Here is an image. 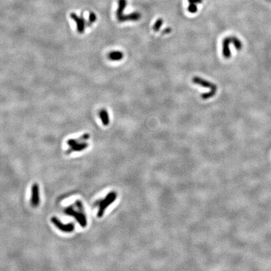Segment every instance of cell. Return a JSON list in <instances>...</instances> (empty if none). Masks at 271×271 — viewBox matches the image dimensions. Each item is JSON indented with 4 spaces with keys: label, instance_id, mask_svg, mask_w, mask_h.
<instances>
[{
    "label": "cell",
    "instance_id": "1",
    "mask_svg": "<svg viewBox=\"0 0 271 271\" xmlns=\"http://www.w3.org/2000/svg\"><path fill=\"white\" fill-rule=\"evenodd\" d=\"M75 205L78 208V210H75L72 206H70L65 209V212L67 215L73 216L81 227H85L87 224V221L84 207L80 200H77L75 203Z\"/></svg>",
    "mask_w": 271,
    "mask_h": 271
},
{
    "label": "cell",
    "instance_id": "2",
    "mask_svg": "<svg viewBox=\"0 0 271 271\" xmlns=\"http://www.w3.org/2000/svg\"><path fill=\"white\" fill-rule=\"evenodd\" d=\"M117 198V193L115 192H111L109 193L106 197L102 200L99 205V210L97 212V216L101 218L104 214L105 210L108 208V207L113 203Z\"/></svg>",
    "mask_w": 271,
    "mask_h": 271
},
{
    "label": "cell",
    "instance_id": "3",
    "mask_svg": "<svg viewBox=\"0 0 271 271\" xmlns=\"http://www.w3.org/2000/svg\"><path fill=\"white\" fill-rule=\"evenodd\" d=\"M51 221L59 231L63 232L70 233L72 232L75 229V225L73 223L64 224L55 216L52 217Z\"/></svg>",
    "mask_w": 271,
    "mask_h": 271
},
{
    "label": "cell",
    "instance_id": "4",
    "mask_svg": "<svg viewBox=\"0 0 271 271\" xmlns=\"http://www.w3.org/2000/svg\"><path fill=\"white\" fill-rule=\"evenodd\" d=\"M70 17L77 24V29L78 33H83L85 31L86 25H87L85 20L82 17H79L75 13H71Z\"/></svg>",
    "mask_w": 271,
    "mask_h": 271
},
{
    "label": "cell",
    "instance_id": "5",
    "mask_svg": "<svg viewBox=\"0 0 271 271\" xmlns=\"http://www.w3.org/2000/svg\"><path fill=\"white\" fill-rule=\"evenodd\" d=\"M192 82L195 84H197V85H199L202 87L208 88H210V90L217 91L216 85H215V83H213L212 82H209L207 80H205L202 78H200L199 77H194L192 79Z\"/></svg>",
    "mask_w": 271,
    "mask_h": 271
},
{
    "label": "cell",
    "instance_id": "6",
    "mask_svg": "<svg viewBox=\"0 0 271 271\" xmlns=\"http://www.w3.org/2000/svg\"><path fill=\"white\" fill-rule=\"evenodd\" d=\"M31 203L34 207H37L40 203L39 187L37 183H34L31 188Z\"/></svg>",
    "mask_w": 271,
    "mask_h": 271
},
{
    "label": "cell",
    "instance_id": "7",
    "mask_svg": "<svg viewBox=\"0 0 271 271\" xmlns=\"http://www.w3.org/2000/svg\"><path fill=\"white\" fill-rule=\"evenodd\" d=\"M141 17V15L138 12H134L128 15H123L119 19H118V21L119 22H124L127 21H138Z\"/></svg>",
    "mask_w": 271,
    "mask_h": 271
},
{
    "label": "cell",
    "instance_id": "8",
    "mask_svg": "<svg viewBox=\"0 0 271 271\" xmlns=\"http://www.w3.org/2000/svg\"><path fill=\"white\" fill-rule=\"evenodd\" d=\"M226 40H227V41H228V43H229V46H230V44H233L234 45V47L238 50V51H240V50H242V47H243V44H242V41L240 40V39H239L237 37H236V36H228V37H226V38H225Z\"/></svg>",
    "mask_w": 271,
    "mask_h": 271
},
{
    "label": "cell",
    "instance_id": "9",
    "mask_svg": "<svg viewBox=\"0 0 271 271\" xmlns=\"http://www.w3.org/2000/svg\"><path fill=\"white\" fill-rule=\"evenodd\" d=\"M88 146V144L87 143H79L78 142L77 143H76L75 145H74L72 146H70V148L66 151L67 154H70L72 152H79V151H82L84 150H85L86 148H87V147Z\"/></svg>",
    "mask_w": 271,
    "mask_h": 271
},
{
    "label": "cell",
    "instance_id": "10",
    "mask_svg": "<svg viewBox=\"0 0 271 271\" xmlns=\"http://www.w3.org/2000/svg\"><path fill=\"white\" fill-rule=\"evenodd\" d=\"M127 6V0H119L118 8L116 11V17L117 20L119 19L124 14V11Z\"/></svg>",
    "mask_w": 271,
    "mask_h": 271
},
{
    "label": "cell",
    "instance_id": "11",
    "mask_svg": "<svg viewBox=\"0 0 271 271\" xmlns=\"http://www.w3.org/2000/svg\"><path fill=\"white\" fill-rule=\"evenodd\" d=\"M124 58V54L120 51H113L108 54V59L111 61H120Z\"/></svg>",
    "mask_w": 271,
    "mask_h": 271
},
{
    "label": "cell",
    "instance_id": "12",
    "mask_svg": "<svg viewBox=\"0 0 271 271\" xmlns=\"http://www.w3.org/2000/svg\"><path fill=\"white\" fill-rule=\"evenodd\" d=\"M99 117L102 121V124L106 126H108L109 122H110V120H109V114L107 111V110L102 109L99 111Z\"/></svg>",
    "mask_w": 271,
    "mask_h": 271
},
{
    "label": "cell",
    "instance_id": "13",
    "mask_svg": "<svg viewBox=\"0 0 271 271\" xmlns=\"http://www.w3.org/2000/svg\"><path fill=\"white\" fill-rule=\"evenodd\" d=\"M216 91H215V90H211L210 91L208 92V93L202 94L201 95V97H202V99H203V100H207V99H210V98L213 97L216 94Z\"/></svg>",
    "mask_w": 271,
    "mask_h": 271
},
{
    "label": "cell",
    "instance_id": "14",
    "mask_svg": "<svg viewBox=\"0 0 271 271\" xmlns=\"http://www.w3.org/2000/svg\"><path fill=\"white\" fill-rule=\"evenodd\" d=\"M163 20L162 18H159L156 20V21L155 22V23L154 24L153 26V30L155 31H158L159 30V29L161 28V26L163 25Z\"/></svg>",
    "mask_w": 271,
    "mask_h": 271
},
{
    "label": "cell",
    "instance_id": "15",
    "mask_svg": "<svg viewBox=\"0 0 271 271\" xmlns=\"http://www.w3.org/2000/svg\"><path fill=\"white\" fill-rule=\"evenodd\" d=\"M97 20V16L94 12H90L88 16V21L87 23V25H91L93 23H94Z\"/></svg>",
    "mask_w": 271,
    "mask_h": 271
},
{
    "label": "cell",
    "instance_id": "16",
    "mask_svg": "<svg viewBox=\"0 0 271 271\" xmlns=\"http://www.w3.org/2000/svg\"><path fill=\"white\" fill-rule=\"evenodd\" d=\"M197 4H194V3H190V5L188 6V10L190 13H195L197 12Z\"/></svg>",
    "mask_w": 271,
    "mask_h": 271
},
{
    "label": "cell",
    "instance_id": "17",
    "mask_svg": "<svg viewBox=\"0 0 271 271\" xmlns=\"http://www.w3.org/2000/svg\"><path fill=\"white\" fill-rule=\"evenodd\" d=\"M89 137H90V136L88 134H85L83 136H82L78 140H81V141H86L87 140H88L89 138Z\"/></svg>",
    "mask_w": 271,
    "mask_h": 271
},
{
    "label": "cell",
    "instance_id": "18",
    "mask_svg": "<svg viewBox=\"0 0 271 271\" xmlns=\"http://www.w3.org/2000/svg\"><path fill=\"white\" fill-rule=\"evenodd\" d=\"M188 2L190 3H194V4H200L202 3V0H188Z\"/></svg>",
    "mask_w": 271,
    "mask_h": 271
},
{
    "label": "cell",
    "instance_id": "19",
    "mask_svg": "<svg viewBox=\"0 0 271 271\" xmlns=\"http://www.w3.org/2000/svg\"><path fill=\"white\" fill-rule=\"evenodd\" d=\"M171 31V28H166V29H164L163 31V34H168V33H169Z\"/></svg>",
    "mask_w": 271,
    "mask_h": 271
}]
</instances>
